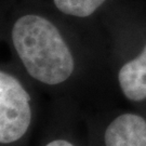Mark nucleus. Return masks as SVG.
Returning <instances> with one entry per match:
<instances>
[{"mask_svg": "<svg viewBox=\"0 0 146 146\" xmlns=\"http://www.w3.org/2000/svg\"><path fill=\"white\" fill-rule=\"evenodd\" d=\"M106 146H146V121L139 115L123 114L106 129Z\"/></svg>", "mask_w": 146, "mask_h": 146, "instance_id": "7ed1b4c3", "label": "nucleus"}, {"mask_svg": "<svg viewBox=\"0 0 146 146\" xmlns=\"http://www.w3.org/2000/svg\"><path fill=\"white\" fill-rule=\"evenodd\" d=\"M106 0H54L58 10L64 14L87 17L95 12Z\"/></svg>", "mask_w": 146, "mask_h": 146, "instance_id": "39448f33", "label": "nucleus"}, {"mask_svg": "<svg viewBox=\"0 0 146 146\" xmlns=\"http://www.w3.org/2000/svg\"><path fill=\"white\" fill-rule=\"evenodd\" d=\"M47 146H74V145L70 144L69 142L64 141V140H55V141H52L51 143H49Z\"/></svg>", "mask_w": 146, "mask_h": 146, "instance_id": "423d86ee", "label": "nucleus"}, {"mask_svg": "<svg viewBox=\"0 0 146 146\" xmlns=\"http://www.w3.org/2000/svg\"><path fill=\"white\" fill-rule=\"evenodd\" d=\"M31 120V98L21 82L0 73V142L10 144L24 136Z\"/></svg>", "mask_w": 146, "mask_h": 146, "instance_id": "f03ea898", "label": "nucleus"}, {"mask_svg": "<svg viewBox=\"0 0 146 146\" xmlns=\"http://www.w3.org/2000/svg\"><path fill=\"white\" fill-rule=\"evenodd\" d=\"M118 80L125 98L134 102L146 99V46L139 56L121 67Z\"/></svg>", "mask_w": 146, "mask_h": 146, "instance_id": "20e7f679", "label": "nucleus"}, {"mask_svg": "<svg viewBox=\"0 0 146 146\" xmlns=\"http://www.w3.org/2000/svg\"><path fill=\"white\" fill-rule=\"evenodd\" d=\"M16 52L33 78L49 86L62 84L74 70V58L56 27L47 19L28 14L12 28Z\"/></svg>", "mask_w": 146, "mask_h": 146, "instance_id": "f257e3e1", "label": "nucleus"}]
</instances>
